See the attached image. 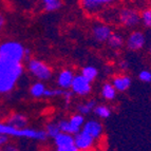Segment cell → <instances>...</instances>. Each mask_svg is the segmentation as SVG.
I'll return each instance as SVG.
<instances>
[{
    "label": "cell",
    "mask_w": 151,
    "mask_h": 151,
    "mask_svg": "<svg viewBox=\"0 0 151 151\" xmlns=\"http://www.w3.org/2000/svg\"><path fill=\"white\" fill-rule=\"evenodd\" d=\"M139 79L143 83H151V71L142 70L139 73Z\"/></svg>",
    "instance_id": "26"
},
{
    "label": "cell",
    "mask_w": 151,
    "mask_h": 151,
    "mask_svg": "<svg viewBox=\"0 0 151 151\" xmlns=\"http://www.w3.org/2000/svg\"><path fill=\"white\" fill-rule=\"evenodd\" d=\"M108 45L110 47L111 49H113V50H119L125 45V40H124V37L122 36V34L117 32H113L111 34L110 38L108 39L107 41Z\"/></svg>",
    "instance_id": "17"
},
{
    "label": "cell",
    "mask_w": 151,
    "mask_h": 151,
    "mask_svg": "<svg viewBox=\"0 0 151 151\" xmlns=\"http://www.w3.org/2000/svg\"><path fill=\"white\" fill-rule=\"evenodd\" d=\"M141 23L146 28H151V8L146 9L141 13Z\"/></svg>",
    "instance_id": "25"
},
{
    "label": "cell",
    "mask_w": 151,
    "mask_h": 151,
    "mask_svg": "<svg viewBox=\"0 0 151 151\" xmlns=\"http://www.w3.org/2000/svg\"><path fill=\"white\" fill-rule=\"evenodd\" d=\"M81 74L83 76V77H86L88 81H90L91 83H92V81H95L96 77H97L98 70L94 67V65H86L85 68H83Z\"/></svg>",
    "instance_id": "22"
},
{
    "label": "cell",
    "mask_w": 151,
    "mask_h": 151,
    "mask_svg": "<svg viewBox=\"0 0 151 151\" xmlns=\"http://www.w3.org/2000/svg\"><path fill=\"white\" fill-rule=\"evenodd\" d=\"M78 151H93L92 149H88V150H78Z\"/></svg>",
    "instance_id": "33"
},
{
    "label": "cell",
    "mask_w": 151,
    "mask_h": 151,
    "mask_svg": "<svg viewBox=\"0 0 151 151\" xmlns=\"http://www.w3.org/2000/svg\"><path fill=\"white\" fill-rule=\"evenodd\" d=\"M31 59V50L28 48H25V51H24V60L29 61Z\"/></svg>",
    "instance_id": "30"
},
{
    "label": "cell",
    "mask_w": 151,
    "mask_h": 151,
    "mask_svg": "<svg viewBox=\"0 0 151 151\" xmlns=\"http://www.w3.org/2000/svg\"><path fill=\"white\" fill-rule=\"evenodd\" d=\"M150 53H151V47H150Z\"/></svg>",
    "instance_id": "35"
},
{
    "label": "cell",
    "mask_w": 151,
    "mask_h": 151,
    "mask_svg": "<svg viewBox=\"0 0 151 151\" xmlns=\"http://www.w3.org/2000/svg\"><path fill=\"white\" fill-rule=\"evenodd\" d=\"M112 33H113V30L111 29L108 23L97 22L92 25V36L94 40L97 42H107Z\"/></svg>",
    "instance_id": "9"
},
{
    "label": "cell",
    "mask_w": 151,
    "mask_h": 151,
    "mask_svg": "<svg viewBox=\"0 0 151 151\" xmlns=\"http://www.w3.org/2000/svg\"><path fill=\"white\" fill-rule=\"evenodd\" d=\"M121 68L123 69V70H126V69L128 68V63H127V61H123V63H121Z\"/></svg>",
    "instance_id": "31"
},
{
    "label": "cell",
    "mask_w": 151,
    "mask_h": 151,
    "mask_svg": "<svg viewBox=\"0 0 151 151\" xmlns=\"http://www.w3.org/2000/svg\"><path fill=\"white\" fill-rule=\"evenodd\" d=\"M131 77L128 75H125V74H122V75H116L112 81V85L114 86V88L116 89V91L119 92H125L131 87Z\"/></svg>",
    "instance_id": "15"
},
{
    "label": "cell",
    "mask_w": 151,
    "mask_h": 151,
    "mask_svg": "<svg viewBox=\"0 0 151 151\" xmlns=\"http://www.w3.org/2000/svg\"><path fill=\"white\" fill-rule=\"evenodd\" d=\"M70 90L73 92V94H76L78 96H86L92 90L91 81H88L86 77H83L81 74L74 76V79L72 81Z\"/></svg>",
    "instance_id": "8"
},
{
    "label": "cell",
    "mask_w": 151,
    "mask_h": 151,
    "mask_svg": "<svg viewBox=\"0 0 151 151\" xmlns=\"http://www.w3.org/2000/svg\"><path fill=\"white\" fill-rule=\"evenodd\" d=\"M95 106H96V101H94V99H90V101H86V103L79 104L77 106V111H78V113L83 114V115H86V114L93 112Z\"/></svg>",
    "instance_id": "21"
},
{
    "label": "cell",
    "mask_w": 151,
    "mask_h": 151,
    "mask_svg": "<svg viewBox=\"0 0 151 151\" xmlns=\"http://www.w3.org/2000/svg\"><path fill=\"white\" fill-rule=\"evenodd\" d=\"M2 150L3 151H20V149L18 148L15 144H12L9 142L6 145H4V146L2 147Z\"/></svg>",
    "instance_id": "27"
},
{
    "label": "cell",
    "mask_w": 151,
    "mask_h": 151,
    "mask_svg": "<svg viewBox=\"0 0 151 151\" xmlns=\"http://www.w3.org/2000/svg\"><path fill=\"white\" fill-rule=\"evenodd\" d=\"M6 124L16 129H21L28 127L29 119L27 115L22 113H13L6 119Z\"/></svg>",
    "instance_id": "14"
},
{
    "label": "cell",
    "mask_w": 151,
    "mask_h": 151,
    "mask_svg": "<svg viewBox=\"0 0 151 151\" xmlns=\"http://www.w3.org/2000/svg\"><path fill=\"white\" fill-rule=\"evenodd\" d=\"M93 112L97 117H99L101 119H109L111 116V109L109 107L105 106V105H96Z\"/></svg>",
    "instance_id": "23"
},
{
    "label": "cell",
    "mask_w": 151,
    "mask_h": 151,
    "mask_svg": "<svg viewBox=\"0 0 151 151\" xmlns=\"http://www.w3.org/2000/svg\"><path fill=\"white\" fill-rule=\"evenodd\" d=\"M74 73L70 69H65L58 74L57 77V85L59 88L63 89V90H69L71 88L72 81L74 79Z\"/></svg>",
    "instance_id": "13"
},
{
    "label": "cell",
    "mask_w": 151,
    "mask_h": 151,
    "mask_svg": "<svg viewBox=\"0 0 151 151\" xmlns=\"http://www.w3.org/2000/svg\"><path fill=\"white\" fill-rule=\"evenodd\" d=\"M116 89L112 85V83H104V86L101 87V96H103L106 101H113L116 97Z\"/></svg>",
    "instance_id": "19"
},
{
    "label": "cell",
    "mask_w": 151,
    "mask_h": 151,
    "mask_svg": "<svg viewBox=\"0 0 151 151\" xmlns=\"http://www.w3.org/2000/svg\"><path fill=\"white\" fill-rule=\"evenodd\" d=\"M9 141H10V136L0 133V148H2L4 145H6L9 143Z\"/></svg>",
    "instance_id": "28"
},
{
    "label": "cell",
    "mask_w": 151,
    "mask_h": 151,
    "mask_svg": "<svg viewBox=\"0 0 151 151\" xmlns=\"http://www.w3.org/2000/svg\"><path fill=\"white\" fill-rule=\"evenodd\" d=\"M43 10L45 12H56L60 10L63 6V1L61 0H41Z\"/></svg>",
    "instance_id": "20"
},
{
    "label": "cell",
    "mask_w": 151,
    "mask_h": 151,
    "mask_svg": "<svg viewBox=\"0 0 151 151\" xmlns=\"http://www.w3.org/2000/svg\"><path fill=\"white\" fill-rule=\"evenodd\" d=\"M0 133L5 134L10 137L13 136V137H20V139H34V141L40 142H43L48 139V135L45 130H37V129H33L30 127L16 129L8 125L6 123H0Z\"/></svg>",
    "instance_id": "2"
},
{
    "label": "cell",
    "mask_w": 151,
    "mask_h": 151,
    "mask_svg": "<svg viewBox=\"0 0 151 151\" xmlns=\"http://www.w3.org/2000/svg\"><path fill=\"white\" fill-rule=\"evenodd\" d=\"M47 90V87L43 83V81H38L34 83L30 88V94L35 98H41L45 96V92Z\"/></svg>",
    "instance_id": "18"
},
{
    "label": "cell",
    "mask_w": 151,
    "mask_h": 151,
    "mask_svg": "<svg viewBox=\"0 0 151 151\" xmlns=\"http://www.w3.org/2000/svg\"><path fill=\"white\" fill-rule=\"evenodd\" d=\"M69 121V125H70V133L74 135L75 133L79 132L83 129V124H85V117L83 114L81 113H75L71 116Z\"/></svg>",
    "instance_id": "16"
},
{
    "label": "cell",
    "mask_w": 151,
    "mask_h": 151,
    "mask_svg": "<svg viewBox=\"0 0 151 151\" xmlns=\"http://www.w3.org/2000/svg\"><path fill=\"white\" fill-rule=\"evenodd\" d=\"M117 21L124 28H135L141 23V13L137 12L135 9L123 8L119 11Z\"/></svg>",
    "instance_id": "6"
},
{
    "label": "cell",
    "mask_w": 151,
    "mask_h": 151,
    "mask_svg": "<svg viewBox=\"0 0 151 151\" xmlns=\"http://www.w3.org/2000/svg\"><path fill=\"white\" fill-rule=\"evenodd\" d=\"M119 0H79L83 11L88 15H97L108 9Z\"/></svg>",
    "instance_id": "5"
},
{
    "label": "cell",
    "mask_w": 151,
    "mask_h": 151,
    "mask_svg": "<svg viewBox=\"0 0 151 151\" xmlns=\"http://www.w3.org/2000/svg\"><path fill=\"white\" fill-rule=\"evenodd\" d=\"M81 130L90 134L94 139H99L104 133V127L101 125V123H99L98 121H95V119L85 122Z\"/></svg>",
    "instance_id": "12"
},
{
    "label": "cell",
    "mask_w": 151,
    "mask_h": 151,
    "mask_svg": "<svg viewBox=\"0 0 151 151\" xmlns=\"http://www.w3.org/2000/svg\"><path fill=\"white\" fill-rule=\"evenodd\" d=\"M126 45L130 51H139L146 45V36L142 31H133L127 38Z\"/></svg>",
    "instance_id": "10"
},
{
    "label": "cell",
    "mask_w": 151,
    "mask_h": 151,
    "mask_svg": "<svg viewBox=\"0 0 151 151\" xmlns=\"http://www.w3.org/2000/svg\"><path fill=\"white\" fill-rule=\"evenodd\" d=\"M74 142H75L76 147L78 150H88L92 149L95 145L96 139H94L90 134L85 132L83 130H81L79 132L74 134Z\"/></svg>",
    "instance_id": "11"
},
{
    "label": "cell",
    "mask_w": 151,
    "mask_h": 151,
    "mask_svg": "<svg viewBox=\"0 0 151 151\" xmlns=\"http://www.w3.org/2000/svg\"><path fill=\"white\" fill-rule=\"evenodd\" d=\"M45 131L47 135H48V137H52V139H54L58 133H60V129L58 126V123H55V122H49L45 125Z\"/></svg>",
    "instance_id": "24"
},
{
    "label": "cell",
    "mask_w": 151,
    "mask_h": 151,
    "mask_svg": "<svg viewBox=\"0 0 151 151\" xmlns=\"http://www.w3.org/2000/svg\"><path fill=\"white\" fill-rule=\"evenodd\" d=\"M0 151H3V150H2V148H0Z\"/></svg>",
    "instance_id": "34"
},
{
    "label": "cell",
    "mask_w": 151,
    "mask_h": 151,
    "mask_svg": "<svg viewBox=\"0 0 151 151\" xmlns=\"http://www.w3.org/2000/svg\"><path fill=\"white\" fill-rule=\"evenodd\" d=\"M53 139L55 151H78L74 142V136L72 134L60 132Z\"/></svg>",
    "instance_id": "7"
},
{
    "label": "cell",
    "mask_w": 151,
    "mask_h": 151,
    "mask_svg": "<svg viewBox=\"0 0 151 151\" xmlns=\"http://www.w3.org/2000/svg\"><path fill=\"white\" fill-rule=\"evenodd\" d=\"M25 48L19 41L8 40L0 43V56L16 63H23Z\"/></svg>",
    "instance_id": "3"
},
{
    "label": "cell",
    "mask_w": 151,
    "mask_h": 151,
    "mask_svg": "<svg viewBox=\"0 0 151 151\" xmlns=\"http://www.w3.org/2000/svg\"><path fill=\"white\" fill-rule=\"evenodd\" d=\"M28 70L38 81H45L52 77V70L45 63L37 58H31L28 61Z\"/></svg>",
    "instance_id": "4"
},
{
    "label": "cell",
    "mask_w": 151,
    "mask_h": 151,
    "mask_svg": "<svg viewBox=\"0 0 151 151\" xmlns=\"http://www.w3.org/2000/svg\"><path fill=\"white\" fill-rule=\"evenodd\" d=\"M41 151H54V150H52V149H42Z\"/></svg>",
    "instance_id": "32"
},
{
    "label": "cell",
    "mask_w": 151,
    "mask_h": 151,
    "mask_svg": "<svg viewBox=\"0 0 151 151\" xmlns=\"http://www.w3.org/2000/svg\"><path fill=\"white\" fill-rule=\"evenodd\" d=\"M22 74L23 63H16L0 56V94L12 92Z\"/></svg>",
    "instance_id": "1"
},
{
    "label": "cell",
    "mask_w": 151,
    "mask_h": 151,
    "mask_svg": "<svg viewBox=\"0 0 151 151\" xmlns=\"http://www.w3.org/2000/svg\"><path fill=\"white\" fill-rule=\"evenodd\" d=\"M4 25H5V18H4V16H3L2 13L0 12V32L3 30Z\"/></svg>",
    "instance_id": "29"
}]
</instances>
